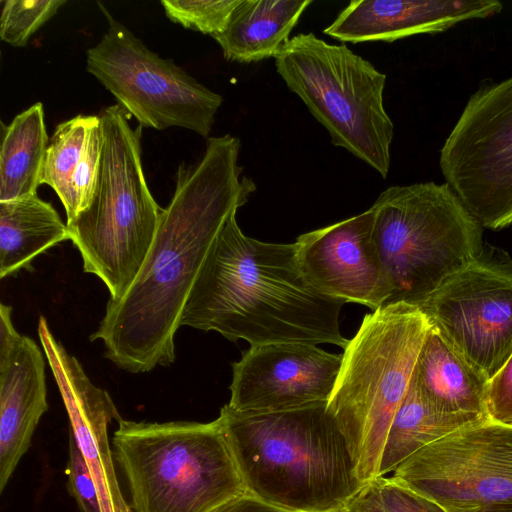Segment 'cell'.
<instances>
[{
	"mask_svg": "<svg viewBox=\"0 0 512 512\" xmlns=\"http://www.w3.org/2000/svg\"><path fill=\"white\" fill-rule=\"evenodd\" d=\"M241 143L230 134L209 137L202 157L179 166L170 203L162 208L147 257L124 296L108 301L91 341L130 373L175 360L174 338L208 252L229 216L256 190L242 175Z\"/></svg>",
	"mask_w": 512,
	"mask_h": 512,
	"instance_id": "6da1fadb",
	"label": "cell"
},
{
	"mask_svg": "<svg viewBox=\"0 0 512 512\" xmlns=\"http://www.w3.org/2000/svg\"><path fill=\"white\" fill-rule=\"evenodd\" d=\"M430 325L489 381L512 354V257L485 245L419 306Z\"/></svg>",
	"mask_w": 512,
	"mask_h": 512,
	"instance_id": "7c38bea8",
	"label": "cell"
},
{
	"mask_svg": "<svg viewBox=\"0 0 512 512\" xmlns=\"http://www.w3.org/2000/svg\"><path fill=\"white\" fill-rule=\"evenodd\" d=\"M278 74L342 147L384 179L390 169L394 124L384 108L386 75L345 44L313 33L290 38L276 54Z\"/></svg>",
	"mask_w": 512,
	"mask_h": 512,
	"instance_id": "ba28073f",
	"label": "cell"
},
{
	"mask_svg": "<svg viewBox=\"0 0 512 512\" xmlns=\"http://www.w3.org/2000/svg\"><path fill=\"white\" fill-rule=\"evenodd\" d=\"M439 165L483 228L512 225V77L470 96L440 150Z\"/></svg>",
	"mask_w": 512,
	"mask_h": 512,
	"instance_id": "8fae6325",
	"label": "cell"
},
{
	"mask_svg": "<svg viewBox=\"0 0 512 512\" xmlns=\"http://www.w3.org/2000/svg\"><path fill=\"white\" fill-rule=\"evenodd\" d=\"M348 507L358 512H446L433 500L385 476L364 484Z\"/></svg>",
	"mask_w": 512,
	"mask_h": 512,
	"instance_id": "cb8c5ba5",
	"label": "cell"
},
{
	"mask_svg": "<svg viewBox=\"0 0 512 512\" xmlns=\"http://www.w3.org/2000/svg\"><path fill=\"white\" fill-rule=\"evenodd\" d=\"M374 237L392 294L419 307L483 251V227L445 182L391 186L371 206Z\"/></svg>",
	"mask_w": 512,
	"mask_h": 512,
	"instance_id": "52a82bcc",
	"label": "cell"
},
{
	"mask_svg": "<svg viewBox=\"0 0 512 512\" xmlns=\"http://www.w3.org/2000/svg\"><path fill=\"white\" fill-rule=\"evenodd\" d=\"M446 512H512V425L488 418L420 449L390 477Z\"/></svg>",
	"mask_w": 512,
	"mask_h": 512,
	"instance_id": "30bf717a",
	"label": "cell"
},
{
	"mask_svg": "<svg viewBox=\"0 0 512 512\" xmlns=\"http://www.w3.org/2000/svg\"><path fill=\"white\" fill-rule=\"evenodd\" d=\"M38 336L58 385L73 436L95 483L101 512H133L114 465L108 426L121 419L110 394L92 383L77 358L67 352L40 316Z\"/></svg>",
	"mask_w": 512,
	"mask_h": 512,
	"instance_id": "9a60e30c",
	"label": "cell"
},
{
	"mask_svg": "<svg viewBox=\"0 0 512 512\" xmlns=\"http://www.w3.org/2000/svg\"><path fill=\"white\" fill-rule=\"evenodd\" d=\"M233 212L214 240L185 304L181 326L215 331L251 346L334 344L344 302L304 277L297 244L267 243L243 234Z\"/></svg>",
	"mask_w": 512,
	"mask_h": 512,
	"instance_id": "7a4b0ae2",
	"label": "cell"
},
{
	"mask_svg": "<svg viewBox=\"0 0 512 512\" xmlns=\"http://www.w3.org/2000/svg\"><path fill=\"white\" fill-rule=\"evenodd\" d=\"M247 494L289 512H343L363 487L345 437L316 403L218 417Z\"/></svg>",
	"mask_w": 512,
	"mask_h": 512,
	"instance_id": "3957f363",
	"label": "cell"
},
{
	"mask_svg": "<svg viewBox=\"0 0 512 512\" xmlns=\"http://www.w3.org/2000/svg\"><path fill=\"white\" fill-rule=\"evenodd\" d=\"M413 379L439 409L487 417L488 381L432 326L420 349Z\"/></svg>",
	"mask_w": 512,
	"mask_h": 512,
	"instance_id": "ac0fdd59",
	"label": "cell"
},
{
	"mask_svg": "<svg viewBox=\"0 0 512 512\" xmlns=\"http://www.w3.org/2000/svg\"><path fill=\"white\" fill-rule=\"evenodd\" d=\"M498 0H353L324 34L341 42H393L444 32L456 24L501 12Z\"/></svg>",
	"mask_w": 512,
	"mask_h": 512,
	"instance_id": "e0dca14e",
	"label": "cell"
},
{
	"mask_svg": "<svg viewBox=\"0 0 512 512\" xmlns=\"http://www.w3.org/2000/svg\"><path fill=\"white\" fill-rule=\"evenodd\" d=\"M102 158L88 207L68 221L69 240L83 270L100 278L110 301L121 299L139 273L154 240L162 208L150 192L141 160L142 127L119 105L100 114Z\"/></svg>",
	"mask_w": 512,
	"mask_h": 512,
	"instance_id": "8992f818",
	"label": "cell"
},
{
	"mask_svg": "<svg viewBox=\"0 0 512 512\" xmlns=\"http://www.w3.org/2000/svg\"><path fill=\"white\" fill-rule=\"evenodd\" d=\"M99 116L77 115L58 124L49 140L41 184L50 186L66 209L70 184L79 165L88 133Z\"/></svg>",
	"mask_w": 512,
	"mask_h": 512,
	"instance_id": "603a6c76",
	"label": "cell"
},
{
	"mask_svg": "<svg viewBox=\"0 0 512 512\" xmlns=\"http://www.w3.org/2000/svg\"><path fill=\"white\" fill-rule=\"evenodd\" d=\"M211 512H289L269 504H266L259 499L245 494L241 497L233 499Z\"/></svg>",
	"mask_w": 512,
	"mask_h": 512,
	"instance_id": "f546056e",
	"label": "cell"
},
{
	"mask_svg": "<svg viewBox=\"0 0 512 512\" xmlns=\"http://www.w3.org/2000/svg\"><path fill=\"white\" fill-rule=\"evenodd\" d=\"M11 313V306L0 305L1 493L48 410L43 354L33 339L17 332Z\"/></svg>",
	"mask_w": 512,
	"mask_h": 512,
	"instance_id": "2e32d148",
	"label": "cell"
},
{
	"mask_svg": "<svg viewBox=\"0 0 512 512\" xmlns=\"http://www.w3.org/2000/svg\"><path fill=\"white\" fill-rule=\"evenodd\" d=\"M343 512H358V511H356V510H354V509H352V508L348 507V508H347L345 511H343Z\"/></svg>",
	"mask_w": 512,
	"mask_h": 512,
	"instance_id": "4dcf8cb0",
	"label": "cell"
},
{
	"mask_svg": "<svg viewBox=\"0 0 512 512\" xmlns=\"http://www.w3.org/2000/svg\"><path fill=\"white\" fill-rule=\"evenodd\" d=\"M430 326L417 306L385 304L364 316L344 348L327 410L345 437L363 485L378 477L388 431Z\"/></svg>",
	"mask_w": 512,
	"mask_h": 512,
	"instance_id": "277c9868",
	"label": "cell"
},
{
	"mask_svg": "<svg viewBox=\"0 0 512 512\" xmlns=\"http://www.w3.org/2000/svg\"><path fill=\"white\" fill-rule=\"evenodd\" d=\"M102 158L100 116L91 127L79 165L70 184V201L65 209L67 222L73 220L90 204L97 187Z\"/></svg>",
	"mask_w": 512,
	"mask_h": 512,
	"instance_id": "4316f807",
	"label": "cell"
},
{
	"mask_svg": "<svg viewBox=\"0 0 512 512\" xmlns=\"http://www.w3.org/2000/svg\"><path fill=\"white\" fill-rule=\"evenodd\" d=\"M240 0H162L174 23L212 37L222 33Z\"/></svg>",
	"mask_w": 512,
	"mask_h": 512,
	"instance_id": "484cf974",
	"label": "cell"
},
{
	"mask_svg": "<svg viewBox=\"0 0 512 512\" xmlns=\"http://www.w3.org/2000/svg\"><path fill=\"white\" fill-rule=\"evenodd\" d=\"M341 363L342 354L313 344L251 346L232 363L227 405L240 412H274L327 403Z\"/></svg>",
	"mask_w": 512,
	"mask_h": 512,
	"instance_id": "4fadbf2b",
	"label": "cell"
},
{
	"mask_svg": "<svg viewBox=\"0 0 512 512\" xmlns=\"http://www.w3.org/2000/svg\"><path fill=\"white\" fill-rule=\"evenodd\" d=\"M374 212L367 211L297 237L306 280L320 293L376 310L392 288L374 237Z\"/></svg>",
	"mask_w": 512,
	"mask_h": 512,
	"instance_id": "5bb4252c",
	"label": "cell"
},
{
	"mask_svg": "<svg viewBox=\"0 0 512 512\" xmlns=\"http://www.w3.org/2000/svg\"><path fill=\"white\" fill-rule=\"evenodd\" d=\"M486 418L439 409L425 397L412 378L388 431L378 477L392 473L403 461L434 441Z\"/></svg>",
	"mask_w": 512,
	"mask_h": 512,
	"instance_id": "44dd1931",
	"label": "cell"
},
{
	"mask_svg": "<svg viewBox=\"0 0 512 512\" xmlns=\"http://www.w3.org/2000/svg\"><path fill=\"white\" fill-rule=\"evenodd\" d=\"M312 0H240L225 30L213 38L224 57L253 63L275 57Z\"/></svg>",
	"mask_w": 512,
	"mask_h": 512,
	"instance_id": "d6986e66",
	"label": "cell"
},
{
	"mask_svg": "<svg viewBox=\"0 0 512 512\" xmlns=\"http://www.w3.org/2000/svg\"><path fill=\"white\" fill-rule=\"evenodd\" d=\"M486 413L492 421L512 425V354L488 381Z\"/></svg>",
	"mask_w": 512,
	"mask_h": 512,
	"instance_id": "f1b7e54d",
	"label": "cell"
},
{
	"mask_svg": "<svg viewBox=\"0 0 512 512\" xmlns=\"http://www.w3.org/2000/svg\"><path fill=\"white\" fill-rule=\"evenodd\" d=\"M65 3L63 0L1 1V40L13 47H25L30 37Z\"/></svg>",
	"mask_w": 512,
	"mask_h": 512,
	"instance_id": "d4e9b609",
	"label": "cell"
},
{
	"mask_svg": "<svg viewBox=\"0 0 512 512\" xmlns=\"http://www.w3.org/2000/svg\"><path fill=\"white\" fill-rule=\"evenodd\" d=\"M49 145L44 109L37 102L2 123L0 148V202L37 193Z\"/></svg>",
	"mask_w": 512,
	"mask_h": 512,
	"instance_id": "7402d4cb",
	"label": "cell"
},
{
	"mask_svg": "<svg viewBox=\"0 0 512 512\" xmlns=\"http://www.w3.org/2000/svg\"><path fill=\"white\" fill-rule=\"evenodd\" d=\"M64 240H69L67 224L37 193L0 202L1 279L30 268L36 256Z\"/></svg>",
	"mask_w": 512,
	"mask_h": 512,
	"instance_id": "ffe728a7",
	"label": "cell"
},
{
	"mask_svg": "<svg viewBox=\"0 0 512 512\" xmlns=\"http://www.w3.org/2000/svg\"><path fill=\"white\" fill-rule=\"evenodd\" d=\"M117 424L112 450L133 512H211L247 494L218 418Z\"/></svg>",
	"mask_w": 512,
	"mask_h": 512,
	"instance_id": "5b68a950",
	"label": "cell"
},
{
	"mask_svg": "<svg viewBox=\"0 0 512 512\" xmlns=\"http://www.w3.org/2000/svg\"><path fill=\"white\" fill-rule=\"evenodd\" d=\"M108 28L86 52V69L141 127H181L207 138L223 98L152 52L100 3Z\"/></svg>",
	"mask_w": 512,
	"mask_h": 512,
	"instance_id": "9c48e42d",
	"label": "cell"
},
{
	"mask_svg": "<svg viewBox=\"0 0 512 512\" xmlns=\"http://www.w3.org/2000/svg\"><path fill=\"white\" fill-rule=\"evenodd\" d=\"M67 488L81 512H101L95 483L88 466L69 433L68 461L65 469Z\"/></svg>",
	"mask_w": 512,
	"mask_h": 512,
	"instance_id": "83f0119b",
	"label": "cell"
}]
</instances>
